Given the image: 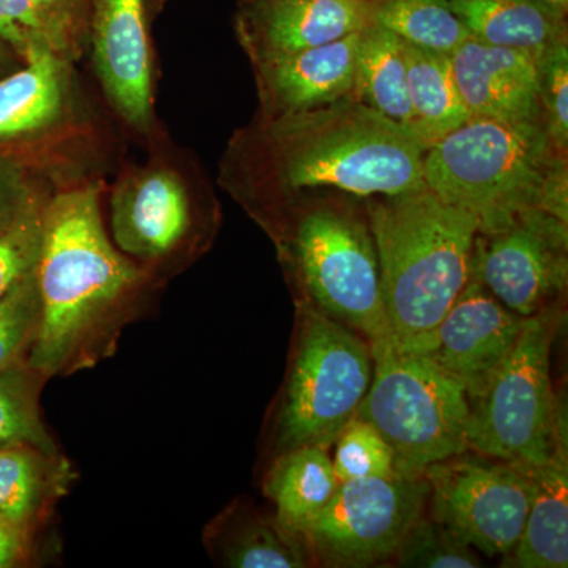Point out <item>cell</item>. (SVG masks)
Instances as JSON below:
<instances>
[{
	"mask_svg": "<svg viewBox=\"0 0 568 568\" xmlns=\"http://www.w3.org/2000/svg\"><path fill=\"white\" fill-rule=\"evenodd\" d=\"M425 148L355 97L235 130L219 183L250 216L313 190L394 196L424 185Z\"/></svg>",
	"mask_w": 568,
	"mask_h": 568,
	"instance_id": "cell-1",
	"label": "cell"
},
{
	"mask_svg": "<svg viewBox=\"0 0 568 568\" xmlns=\"http://www.w3.org/2000/svg\"><path fill=\"white\" fill-rule=\"evenodd\" d=\"M102 183L52 193L36 265L40 325L28 366L41 377L67 369L92 335L141 286L144 271L104 231Z\"/></svg>",
	"mask_w": 568,
	"mask_h": 568,
	"instance_id": "cell-2",
	"label": "cell"
},
{
	"mask_svg": "<svg viewBox=\"0 0 568 568\" xmlns=\"http://www.w3.org/2000/svg\"><path fill=\"white\" fill-rule=\"evenodd\" d=\"M252 219L274 242L295 306L342 324L372 347L388 343L365 197L313 190L253 213Z\"/></svg>",
	"mask_w": 568,
	"mask_h": 568,
	"instance_id": "cell-3",
	"label": "cell"
},
{
	"mask_svg": "<svg viewBox=\"0 0 568 568\" xmlns=\"http://www.w3.org/2000/svg\"><path fill=\"white\" fill-rule=\"evenodd\" d=\"M379 260L388 345L416 354L469 282L480 219L420 185L365 197Z\"/></svg>",
	"mask_w": 568,
	"mask_h": 568,
	"instance_id": "cell-4",
	"label": "cell"
},
{
	"mask_svg": "<svg viewBox=\"0 0 568 568\" xmlns=\"http://www.w3.org/2000/svg\"><path fill=\"white\" fill-rule=\"evenodd\" d=\"M424 183L480 224L528 207L568 220V156L537 123L469 115L425 149Z\"/></svg>",
	"mask_w": 568,
	"mask_h": 568,
	"instance_id": "cell-5",
	"label": "cell"
},
{
	"mask_svg": "<svg viewBox=\"0 0 568 568\" xmlns=\"http://www.w3.org/2000/svg\"><path fill=\"white\" fill-rule=\"evenodd\" d=\"M372 346L342 324L295 306L290 364L272 422V457L328 450L357 417L373 376Z\"/></svg>",
	"mask_w": 568,
	"mask_h": 568,
	"instance_id": "cell-6",
	"label": "cell"
},
{
	"mask_svg": "<svg viewBox=\"0 0 568 568\" xmlns=\"http://www.w3.org/2000/svg\"><path fill=\"white\" fill-rule=\"evenodd\" d=\"M566 306L526 317L517 345L488 387L469 399L467 450L541 466L567 448L566 409L551 383V349Z\"/></svg>",
	"mask_w": 568,
	"mask_h": 568,
	"instance_id": "cell-7",
	"label": "cell"
},
{
	"mask_svg": "<svg viewBox=\"0 0 568 568\" xmlns=\"http://www.w3.org/2000/svg\"><path fill=\"white\" fill-rule=\"evenodd\" d=\"M373 376L357 417L375 426L394 452L396 473L422 477L426 467L467 450L465 387L428 357L372 347Z\"/></svg>",
	"mask_w": 568,
	"mask_h": 568,
	"instance_id": "cell-8",
	"label": "cell"
},
{
	"mask_svg": "<svg viewBox=\"0 0 568 568\" xmlns=\"http://www.w3.org/2000/svg\"><path fill=\"white\" fill-rule=\"evenodd\" d=\"M110 205L112 242L144 265L166 263L193 248L215 233L220 220L205 182L163 156L126 168L112 186Z\"/></svg>",
	"mask_w": 568,
	"mask_h": 568,
	"instance_id": "cell-9",
	"label": "cell"
},
{
	"mask_svg": "<svg viewBox=\"0 0 568 568\" xmlns=\"http://www.w3.org/2000/svg\"><path fill=\"white\" fill-rule=\"evenodd\" d=\"M424 476L351 478L338 491L304 541L315 567L390 566L410 528L428 504Z\"/></svg>",
	"mask_w": 568,
	"mask_h": 568,
	"instance_id": "cell-10",
	"label": "cell"
},
{
	"mask_svg": "<svg viewBox=\"0 0 568 568\" xmlns=\"http://www.w3.org/2000/svg\"><path fill=\"white\" fill-rule=\"evenodd\" d=\"M474 271L500 304L525 320L566 306L568 220L528 207L480 224Z\"/></svg>",
	"mask_w": 568,
	"mask_h": 568,
	"instance_id": "cell-11",
	"label": "cell"
},
{
	"mask_svg": "<svg viewBox=\"0 0 568 568\" xmlns=\"http://www.w3.org/2000/svg\"><path fill=\"white\" fill-rule=\"evenodd\" d=\"M426 511L489 559L517 547L530 499L528 467L466 450L426 467Z\"/></svg>",
	"mask_w": 568,
	"mask_h": 568,
	"instance_id": "cell-12",
	"label": "cell"
},
{
	"mask_svg": "<svg viewBox=\"0 0 568 568\" xmlns=\"http://www.w3.org/2000/svg\"><path fill=\"white\" fill-rule=\"evenodd\" d=\"M166 0H89L93 71L118 118L142 136L155 132L153 24Z\"/></svg>",
	"mask_w": 568,
	"mask_h": 568,
	"instance_id": "cell-13",
	"label": "cell"
},
{
	"mask_svg": "<svg viewBox=\"0 0 568 568\" xmlns=\"http://www.w3.org/2000/svg\"><path fill=\"white\" fill-rule=\"evenodd\" d=\"M525 321L489 293L473 265L465 290L416 354L458 381L474 399L517 345Z\"/></svg>",
	"mask_w": 568,
	"mask_h": 568,
	"instance_id": "cell-14",
	"label": "cell"
},
{
	"mask_svg": "<svg viewBox=\"0 0 568 568\" xmlns=\"http://www.w3.org/2000/svg\"><path fill=\"white\" fill-rule=\"evenodd\" d=\"M369 22L368 0H253L239 3L233 24L253 61L334 43Z\"/></svg>",
	"mask_w": 568,
	"mask_h": 568,
	"instance_id": "cell-15",
	"label": "cell"
},
{
	"mask_svg": "<svg viewBox=\"0 0 568 568\" xmlns=\"http://www.w3.org/2000/svg\"><path fill=\"white\" fill-rule=\"evenodd\" d=\"M358 33L323 47L250 61L260 103L256 114L278 118L354 97Z\"/></svg>",
	"mask_w": 568,
	"mask_h": 568,
	"instance_id": "cell-16",
	"label": "cell"
},
{
	"mask_svg": "<svg viewBox=\"0 0 568 568\" xmlns=\"http://www.w3.org/2000/svg\"><path fill=\"white\" fill-rule=\"evenodd\" d=\"M450 62L469 115L544 126L538 59L532 54L469 37L452 52Z\"/></svg>",
	"mask_w": 568,
	"mask_h": 568,
	"instance_id": "cell-17",
	"label": "cell"
},
{
	"mask_svg": "<svg viewBox=\"0 0 568 568\" xmlns=\"http://www.w3.org/2000/svg\"><path fill=\"white\" fill-rule=\"evenodd\" d=\"M73 99V63L50 48L33 51L21 70L0 80V142L24 141L59 129Z\"/></svg>",
	"mask_w": 568,
	"mask_h": 568,
	"instance_id": "cell-18",
	"label": "cell"
},
{
	"mask_svg": "<svg viewBox=\"0 0 568 568\" xmlns=\"http://www.w3.org/2000/svg\"><path fill=\"white\" fill-rule=\"evenodd\" d=\"M207 545L226 567H315L304 538L294 536L274 515H265L245 500H235L209 526Z\"/></svg>",
	"mask_w": 568,
	"mask_h": 568,
	"instance_id": "cell-19",
	"label": "cell"
},
{
	"mask_svg": "<svg viewBox=\"0 0 568 568\" xmlns=\"http://www.w3.org/2000/svg\"><path fill=\"white\" fill-rule=\"evenodd\" d=\"M470 37L540 59L568 44V11L545 0H450Z\"/></svg>",
	"mask_w": 568,
	"mask_h": 568,
	"instance_id": "cell-20",
	"label": "cell"
},
{
	"mask_svg": "<svg viewBox=\"0 0 568 568\" xmlns=\"http://www.w3.org/2000/svg\"><path fill=\"white\" fill-rule=\"evenodd\" d=\"M526 467L530 481L528 517L517 547L500 566L567 568L568 447L559 450L547 465Z\"/></svg>",
	"mask_w": 568,
	"mask_h": 568,
	"instance_id": "cell-21",
	"label": "cell"
},
{
	"mask_svg": "<svg viewBox=\"0 0 568 568\" xmlns=\"http://www.w3.org/2000/svg\"><path fill=\"white\" fill-rule=\"evenodd\" d=\"M339 485L327 450L301 447L272 459L263 489L274 504L276 521L302 538L332 503Z\"/></svg>",
	"mask_w": 568,
	"mask_h": 568,
	"instance_id": "cell-22",
	"label": "cell"
},
{
	"mask_svg": "<svg viewBox=\"0 0 568 568\" xmlns=\"http://www.w3.org/2000/svg\"><path fill=\"white\" fill-rule=\"evenodd\" d=\"M73 470L59 454L28 446L0 447V519L22 536L70 487Z\"/></svg>",
	"mask_w": 568,
	"mask_h": 568,
	"instance_id": "cell-23",
	"label": "cell"
},
{
	"mask_svg": "<svg viewBox=\"0 0 568 568\" xmlns=\"http://www.w3.org/2000/svg\"><path fill=\"white\" fill-rule=\"evenodd\" d=\"M354 97L369 110L413 133L405 43L395 33L372 22L358 33Z\"/></svg>",
	"mask_w": 568,
	"mask_h": 568,
	"instance_id": "cell-24",
	"label": "cell"
},
{
	"mask_svg": "<svg viewBox=\"0 0 568 568\" xmlns=\"http://www.w3.org/2000/svg\"><path fill=\"white\" fill-rule=\"evenodd\" d=\"M403 43L413 133L426 149L465 123L469 112L459 95L450 55Z\"/></svg>",
	"mask_w": 568,
	"mask_h": 568,
	"instance_id": "cell-25",
	"label": "cell"
},
{
	"mask_svg": "<svg viewBox=\"0 0 568 568\" xmlns=\"http://www.w3.org/2000/svg\"><path fill=\"white\" fill-rule=\"evenodd\" d=\"M369 21L424 50L450 55L469 39L450 0H368Z\"/></svg>",
	"mask_w": 568,
	"mask_h": 568,
	"instance_id": "cell-26",
	"label": "cell"
},
{
	"mask_svg": "<svg viewBox=\"0 0 568 568\" xmlns=\"http://www.w3.org/2000/svg\"><path fill=\"white\" fill-rule=\"evenodd\" d=\"M39 373L29 366L0 373V447L28 446L59 454L39 409Z\"/></svg>",
	"mask_w": 568,
	"mask_h": 568,
	"instance_id": "cell-27",
	"label": "cell"
},
{
	"mask_svg": "<svg viewBox=\"0 0 568 568\" xmlns=\"http://www.w3.org/2000/svg\"><path fill=\"white\" fill-rule=\"evenodd\" d=\"M392 567L407 568H478L484 558L473 545L444 523L422 515L392 559Z\"/></svg>",
	"mask_w": 568,
	"mask_h": 568,
	"instance_id": "cell-28",
	"label": "cell"
},
{
	"mask_svg": "<svg viewBox=\"0 0 568 568\" xmlns=\"http://www.w3.org/2000/svg\"><path fill=\"white\" fill-rule=\"evenodd\" d=\"M40 325L36 268L0 297V373L28 366Z\"/></svg>",
	"mask_w": 568,
	"mask_h": 568,
	"instance_id": "cell-29",
	"label": "cell"
},
{
	"mask_svg": "<svg viewBox=\"0 0 568 568\" xmlns=\"http://www.w3.org/2000/svg\"><path fill=\"white\" fill-rule=\"evenodd\" d=\"M50 197V193L37 186L24 211L0 231V297L36 268Z\"/></svg>",
	"mask_w": 568,
	"mask_h": 568,
	"instance_id": "cell-30",
	"label": "cell"
},
{
	"mask_svg": "<svg viewBox=\"0 0 568 568\" xmlns=\"http://www.w3.org/2000/svg\"><path fill=\"white\" fill-rule=\"evenodd\" d=\"M332 463L339 481L395 476V457L375 426L355 417L335 440Z\"/></svg>",
	"mask_w": 568,
	"mask_h": 568,
	"instance_id": "cell-31",
	"label": "cell"
},
{
	"mask_svg": "<svg viewBox=\"0 0 568 568\" xmlns=\"http://www.w3.org/2000/svg\"><path fill=\"white\" fill-rule=\"evenodd\" d=\"M541 123L552 148L568 156V44L538 59Z\"/></svg>",
	"mask_w": 568,
	"mask_h": 568,
	"instance_id": "cell-32",
	"label": "cell"
},
{
	"mask_svg": "<svg viewBox=\"0 0 568 568\" xmlns=\"http://www.w3.org/2000/svg\"><path fill=\"white\" fill-rule=\"evenodd\" d=\"M51 50L71 63L88 48L89 0H32Z\"/></svg>",
	"mask_w": 568,
	"mask_h": 568,
	"instance_id": "cell-33",
	"label": "cell"
},
{
	"mask_svg": "<svg viewBox=\"0 0 568 568\" xmlns=\"http://www.w3.org/2000/svg\"><path fill=\"white\" fill-rule=\"evenodd\" d=\"M0 40L22 62L41 48H50L32 0H0Z\"/></svg>",
	"mask_w": 568,
	"mask_h": 568,
	"instance_id": "cell-34",
	"label": "cell"
},
{
	"mask_svg": "<svg viewBox=\"0 0 568 568\" xmlns=\"http://www.w3.org/2000/svg\"><path fill=\"white\" fill-rule=\"evenodd\" d=\"M37 186L29 181L28 170L20 160L0 153V231L24 211Z\"/></svg>",
	"mask_w": 568,
	"mask_h": 568,
	"instance_id": "cell-35",
	"label": "cell"
},
{
	"mask_svg": "<svg viewBox=\"0 0 568 568\" xmlns=\"http://www.w3.org/2000/svg\"><path fill=\"white\" fill-rule=\"evenodd\" d=\"M28 537L0 519V568L13 567L24 558Z\"/></svg>",
	"mask_w": 568,
	"mask_h": 568,
	"instance_id": "cell-36",
	"label": "cell"
},
{
	"mask_svg": "<svg viewBox=\"0 0 568 568\" xmlns=\"http://www.w3.org/2000/svg\"><path fill=\"white\" fill-rule=\"evenodd\" d=\"M9 52H11L10 48L0 40V65L7 61V54H9Z\"/></svg>",
	"mask_w": 568,
	"mask_h": 568,
	"instance_id": "cell-37",
	"label": "cell"
},
{
	"mask_svg": "<svg viewBox=\"0 0 568 568\" xmlns=\"http://www.w3.org/2000/svg\"><path fill=\"white\" fill-rule=\"evenodd\" d=\"M545 2L551 3V6L558 7V9L568 11V0H545Z\"/></svg>",
	"mask_w": 568,
	"mask_h": 568,
	"instance_id": "cell-38",
	"label": "cell"
},
{
	"mask_svg": "<svg viewBox=\"0 0 568 568\" xmlns=\"http://www.w3.org/2000/svg\"><path fill=\"white\" fill-rule=\"evenodd\" d=\"M239 3L253 2V0H237Z\"/></svg>",
	"mask_w": 568,
	"mask_h": 568,
	"instance_id": "cell-39",
	"label": "cell"
}]
</instances>
